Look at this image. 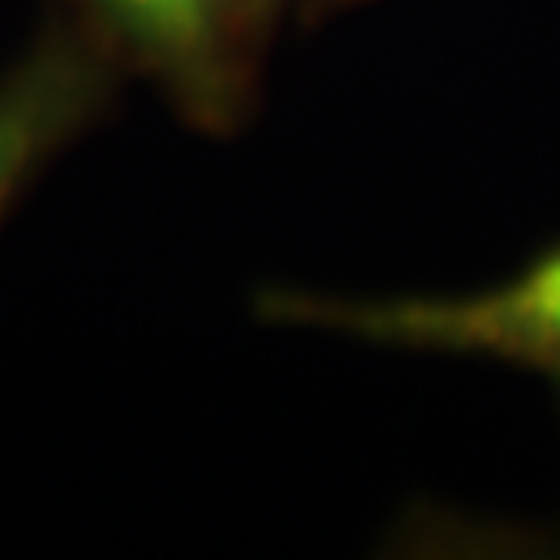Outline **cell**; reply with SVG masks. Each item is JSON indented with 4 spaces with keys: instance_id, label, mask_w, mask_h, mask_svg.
<instances>
[{
    "instance_id": "3957f363",
    "label": "cell",
    "mask_w": 560,
    "mask_h": 560,
    "mask_svg": "<svg viewBox=\"0 0 560 560\" xmlns=\"http://www.w3.org/2000/svg\"><path fill=\"white\" fill-rule=\"evenodd\" d=\"M117 62L81 22H51L0 77V219L114 95Z\"/></svg>"
},
{
    "instance_id": "6da1fadb",
    "label": "cell",
    "mask_w": 560,
    "mask_h": 560,
    "mask_svg": "<svg viewBox=\"0 0 560 560\" xmlns=\"http://www.w3.org/2000/svg\"><path fill=\"white\" fill-rule=\"evenodd\" d=\"M259 317L411 353L485 357L550 383L560 405V244L521 273L463 295L339 299L270 288Z\"/></svg>"
},
{
    "instance_id": "7a4b0ae2",
    "label": "cell",
    "mask_w": 560,
    "mask_h": 560,
    "mask_svg": "<svg viewBox=\"0 0 560 560\" xmlns=\"http://www.w3.org/2000/svg\"><path fill=\"white\" fill-rule=\"evenodd\" d=\"M77 22L161 88L189 125L226 136L244 120L273 30L266 0H73Z\"/></svg>"
},
{
    "instance_id": "5b68a950",
    "label": "cell",
    "mask_w": 560,
    "mask_h": 560,
    "mask_svg": "<svg viewBox=\"0 0 560 560\" xmlns=\"http://www.w3.org/2000/svg\"><path fill=\"white\" fill-rule=\"evenodd\" d=\"M266 4H270V11H273V15H277V11H280V4H284V0H266Z\"/></svg>"
},
{
    "instance_id": "277c9868",
    "label": "cell",
    "mask_w": 560,
    "mask_h": 560,
    "mask_svg": "<svg viewBox=\"0 0 560 560\" xmlns=\"http://www.w3.org/2000/svg\"><path fill=\"white\" fill-rule=\"evenodd\" d=\"M353 4H364V0H306V15L317 19V15H328V11L353 8Z\"/></svg>"
}]
</instances>
